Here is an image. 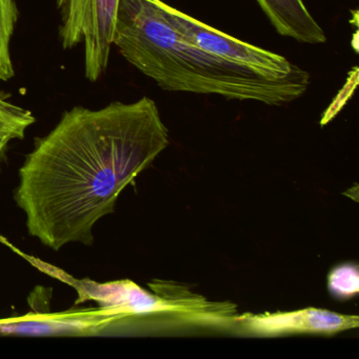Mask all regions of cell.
<instances>
[{
	"label": "cell",
	"instance_id": "ba28073f",
	"mask_svg": "<svg viewBox=\"0 0 359 359\" xmlns=\"http://www.w3.org/2000/svg\"><path fill=\"white\" fill-rule=\"evenodd\" d=\"M20 18L16 0H0V81L15 76L11 55L12 37Z\"/></svg>",
	"mask_w": 359,
	"mask_h": 359
},
{
	"label": "cell",
	"instance_id": "277c9868",
	"mask_svg": "<svg viewBox=\"0 0 359 359\" xmlns=\"http://www.w3.org/2000/svg\"><path fill=\"white\" fill-rule=\"evenodd\" d=\"M163 18L187 41L218 57L253 69L272 79H285L304 72L285 56L239 41L165 4L154 0Z\"/></svg>",
	"mask_w": 359,
	"mask_h": 359
},
{
	"label": "cell",
	"instance_id": "9c48e42d",
	"mask_svg": "<svg viewBox=\"0 0 359 359\" xmlns=\"http://www.w3.org/2000/svg\"><path fill=\"white\" fill-rule=\"evenodd\" d=\"M36 121L31 111L0 95V138L22 140L27 130Z\"/></svg>",
	"mask_w": 359,
	"mask_h": 359
},
{
	"label": "cell",
	"instance_id": "8fae6325",
	"mask_svg": "<svg viewBox=\"0 0 359 359\" xmlns=\"http://www.w3.org/2000/svg\"><path fill=\"white\" fill-rule=\"evenodd\" d=\"M10 142H11V140L0 138V170H1V165H3Z\"/></svg>",
	"mask_w": 359,
	"mask_h": 359
},
{
	"label": "cell",
	"instance_id": "30bf717a",
	"mask_svg": "<svg viewBox=\"0 0 359 359\" xmlns=\"http://www.w3.org/2000/svg\"><path fill=\"white\" fill-rule=\"evenodd\" d=\"M327 287L333 297L346 300L359 291V273L357 266L352 264L336 266L329 274Z\"/></svg>",
	"mask_w": 359,
	"mask_h": 359
},
{
	"label": "cell",
	"instance_id": "6da1fadb",
	"mask_svg": "<svg viewBox=\"0 0 359 359\" xmlns=\"http://www.w3.org/2000/svg\"><path fill=\"white\" fill-rule=\"evenodd\" d=\"M169 144L158 107L147 96L66 111L20 170L14 199L29 234L54 251L91 245L98 220L114 212L119 195Z\"/></svg>",
	"mask_w": 359,
	"mask_h": 359
},
{
	"label": "cell",
	"instance_id": "3957f363",
	"mask_svg": "<svg viewBox=\"0 0 359 359\" xmlns=\"http://www.w3.org/2000/svg\"><path fill=\"white\" fill-rule=\"evenodd\" d=\"M119 0H57L62 49L83 46L85 76L96 83L106 73Z\"/></svg>",
	"mask_w": 359,
	"mask_h": 359
},
{
	"label": "cell",
	"instance_id": "7a4b0ae2",
	"mask_svg": "<svg viewBox=\"0 0 359 359\" xmlns=\"http://www.w3.org/2000/svg\"><path fill=\"white\" fill-rule=\"evenodd\" d=\"M113 46L168 92L280 107L299 100L310 87L308 71L272 79L201 49L165 22L154 0H119Z\"/></svg>",
	"mask_w": 359,
	"mask_h": 359
},
{
	"label": "cell",
	"instance_id": "5b68a950",
	"mask_svg": "<svg viewBox=\"0 0 359 359\" xmlns=\"http://www.w3.org/2000/svg\"><path fill=\"white\" fill-rule=\"evenodd\" d=\"M358 327L359 317L357 315L340 314L327 309L310 306L290 312L237 315L234 333L251 337L332 336Z\"/></svg>",
	"mask_w": 359,
	"mask_h": 359
},
{
	"label": "cell",
	"instance_id": "52a82bcc",
	"mask_svg": "<svg viewBox=\"0 0 359 359\" xmlns=\"http://www.w3.org/2000/svg\"><path fill=\"white\" fill-rule=\"evenodd\" d=\"M280 36L304 45H323L325 31L313 18L304 0H256Z\"/></svg>",
	"mask_w": 359,
	"mask_h": 359
},
{
	"label": "cell",
	"instance_id": "8992f818",
	"mask_svg": "<svg viewBox=\"0 0 359 359\" xmlns=\"http://www.w3.org/2000/svg\"><path fill=\"white\" fill-rule=\"evenodd\" d=\"M123 314L112 309H72L60 313H41L0 319V336L65 337L95 336L125 323Z\"/></svg>",
	"mask_w": 359,
	"mask_h": 359
}]
</instances>
